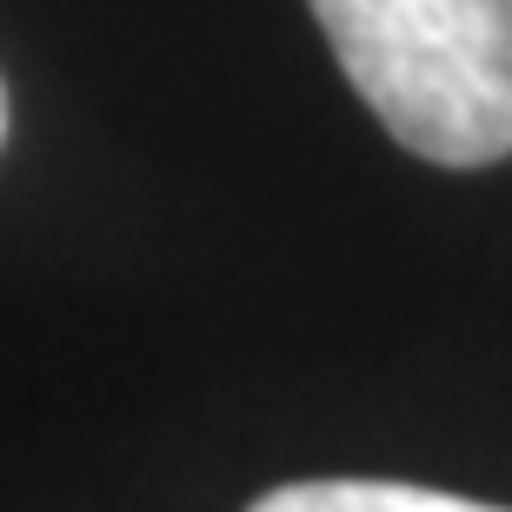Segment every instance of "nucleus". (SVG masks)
I'll return each instance as SVG.
<instances>
[{"label": "nucleus", "instance_id": "nucleus-1", "mask_svg": "<svg viewBox=\"0 0 512 512\" xmlns=\"http://www.w3.org/2000/svg\"><path fill=\"white\" fill-rule=\"evenodd\" d=\"M353 94L406 153L493 167L512 153V0H306Z\"/></svg>", "mask_w": 512, "mask_h": 512}, {"label": "nucleus", "instance_id": "nucleus-3", "mask_svg": "<svg viewBox=\"0 0 512 512\" xmlns=\"http://www.w3.org/2000/svg\"><path fill=\"white\" fill-rule=\"evenodd\" d=\"M0 140H7V87H0Z\"/></svg>", "mask_w": 512, "mask_h": 512}, {"label": "nucleus", "instance_id": "nucleus-2", "mask_svg": "<svg viewBox=\"0 0 512 512\" xmlns=\"http://www.w3.org/2000/svg\"><path fill=\"white\" fill-rule=\"evenodd\" d=\"M247 512H512V506H479V499L406 486V479H300V486L260 493Z\"/></svg>", "mask_w": 512, "mask_h": 512}]
</instances>
